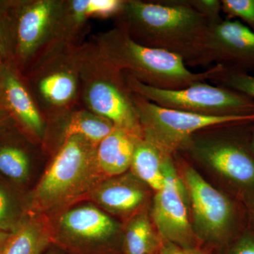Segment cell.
Returning a JSON list of instances; mask_svg holds the SVG:
<instances>
[{"instance_id":"obj_1","label":"cell","mask_w":254,"mask_h":254,"mask_svg":"<svg viewBox=\"0 0 254 254\" xmlns=\"http://www.w3.org/2000/svg\"><path fill=\"white\" fill-rule=\"evenodd\" d=\"M115 26L138 44L178 55L199 66L210 23L185 0H124Z\"/></svg>"},{"instance_id":"obj_2","label":"cell","mask_w":254,"mask_h":254,"mask_svg":"<svg viewBox=\"0 0 254 254\" xmlns=\"http://www.w3.org/2000/svg\"><path fill=\"white\" fill-rule=\"evenodd\" d=\"M92 41L120 71L158 89H182L197 82L211 81L223 68L213 65L206 71L193 72L178 55L138 44L116 26L98 33Z\"/></svg>"},{"instance_id":"obj_3","label":"cell","mask_w":254,"mask_h":254,"mask_svg":"<svg viewBox=\"0 0 254 254\" xmlns=\"http://www.w3.org/2000/svg\"><path fill=\"white\" fill-rule=\"evenodd\" d=\"M96 149L80 135L63 142L33 190V215L60 210L91 195L105 177L97 163Z\"/></svg>"},{"instance_id":"obj_4","label":"cell","mask_w":254,"mask_h":254,"mask_svg":"<svg viewBox=\"0 0 254 254\" xmlns=\"http://www.w3.org/2000/svg\"><path fill=\"white\" fill-rule=\"evenodd\" d=\"M78 62L81 106L143 138L133 93L123 71L100 53L93 41L78 46Z\"/></svg>"},{"instance_id":"obj_5","label":"cell","mask_w":254,"mask_h":254,"mask_svg":"<svg viewBox=\"0 0 254 254\" xmlns=\"http://www.w3.org/2000/svg\"><path fill=\"white\" fill-rule=\"evenodd\" d=\"M79 46L55 40L38 53L23 73L48 123L81 105Z\"/></svg>"},{"instance_id":"obj_6","label":"cell","mask_w":254,"mask_h":254,"mask_svg":"<svg viewBox=\"0 0 254 254\" xmlns=\"http://www.w3.org/2000/svg\"><path fill=\"white\" fill-rule=\"evenodd\" d=\"M63 0H2L14 63L21 72L56 36Z\"/></svg>"},{"instance_id":"obj_7","label":"cell","mask_w":254,"mask_h":254,"mask_svg":"<svg viewBox=\"0 0 254 254\" xmlns=\"http://www.w3.org/2000/svg\"><path fill=\"white\" fill-rule=\"evenodd\" d=\"M123 73L132 93L164 108L207 116L254 115V99L225 87L200 81L182 89H158Z\"/></svg>"},{"instance_id":"obj_8","label":"cell","mask_w":254,"mask_h":254,"mask_svg":"<svg viewBox=\"0 0 254 254\" xmlns=\"http://www.w3.org/2000/svg\"><path fill=\"white\" fill-rule=\"evenodd\" d=\"M143 137L171 155L197 132L220 125L254 123V115L207 116L164 108L133 93Z\"/></svg>"},{"instance_id":"obj_9","label":"cell","mask_w":254,"mask_h":254,"mask_svg":"<svg viewBox=\"0 0 254 254\" xmlns=\"http://www.w3.org/2000/svg\"><path fill=\"white\" fill-rule=\"evenodd\" d=\"M165 183L156 191L152 216L161 240L181 247H198L189 215L186 187L174 166L170 155L163 165Z\"/></svg>"},{"instance_id":"obj_10","label":"cell","mask_w":254,"mask_h":254,"mask_svg":"<svg viewBox=\"0 0 254 254\" xmlns=\"http://www.w3.org/2000/svg\"><path fill=\"white\" fill-rule=\"evenodd\" d=\"M183 180L191 203L197 236L219 243L230 232L235 209L231 200L214 188L195 169L185 165Z\"/></svg>"},{"instance_id":"obj_11","label":"cell","mask_w":254,"mask_h":254,"mask_svg":"<svg viewBox=\"0 0 254 254\" xmlns=\"http://www.w3.org/2000/svg\"><path fill=\"white\" fill-rule=\"evenodd\" d=\"M212 64L240 72L254 70V32L228 18L210 25L199 66Z\"/></svg>"},{"instance_id":"obj_12","label":"cell","mask_w":254,"mask_h":254,"mask_svg":"<svg viewBox=\"0 0 254 254\" xmlns=\"http://www.w3.org/2000/svg\"><path fill=\"white\" fill-rule=\"evenodd\" d=\"M181 149L190 150L229 180L254 187V158L240 142L224 137L198 136L195 133Z\"/></svg>"},{"instance_id":"obj_13","label":"cell","mask_w":254,"mask_h":254,"mask_svg":"<svg viewBox=\"0 0 254 254\" xmlns=\"http://www.w3.org/2000/svg\"><path fill=\"white\" fill-rule=\"evenodd\" d=\"M0 102L18 129L32 141L42 145L48 122L14 62L0 71Z\"/></svg>"},{"instance_id":"obj_14","label":"cell","mask_w":254,"mask_h":254,"mask_svg":"<svg viewBox=\"0 0 254 254\" xmlns=\"http://www.w3.org/2000/svg\"><path fill=\"white\" fill-rule=\"evenodd\" d=\"M114 127L109 120L79 105L52 123H48L42 145L46 149L52 150L54 154L65 140L80 135L98 146Z\"/></svg>"},{"instance_id":"obj_15","label":"cell","mask_w":254,"mask_h":254,"mask_svg":"<svg viewBox=\"0 0 254 254\" xmlns=\"http://www.w3.org/2000/svg\"><path fill=\"white\" fill-rule=\"evenodd\" d=\"M124 0H63L55 40L81 45V36L91 18H115Z\"/></svg>"},{"instance_id":"obj_16","label":"cell","mask_w":254,"mask_h":254,"mask_svg":"<svg viewBox=\"0 0 254 254\" xmlns=\"http://www.w3.org/2000/svg\"><path fill=\"white\" fill-rule=\"evenodd\" d=\"M58 226L66 238L83 244L108 240L117 230L116 224L108 215L91 205L66 210L60 217Z\"/></svg>"},{"instance_id":"obj_17","label":"cell","mask_w":254,"mask_h":254,"mask_svg":"<svg viewBox=\"0 0 254 254\" xmlns=\"http://www.w3.org/2000/svg\"><path fill=\"white\" fill-rule=\"evenodd\" d=\"M141 137L120 127L112 131L97 146L98 168L105 177L114 178L131 167L135 148Z\"/></svg>"},{"instance_id":"obj_18","label":"cell","mask_w":254,"mask_h":254,"mask_svg":"<svg viewBox=\"0 0 254 254\" xmlns=\"http://www.w3.org/2000/svg\"><path fill=\"white\" fill-rule=\"evenodd\" d=\"M52 239L50 224L41 215H33L10 233L0 248V254H41Z\"/></svg>"},{"instance_id":"obj_19","label":"cell","mask_w":254,"mask_h":254,"mask_svg":"<svg viewBox=\"0 0 254 254\" xmlns=\"http://www.w3.org/2000/svg\"><path fill=\"white\" fill-rule=\"evenodd\" d=\"M100 206L118 213L135 211L145 199V193L139 185L128 180L103 181L91 194Z\"/></svg>"},{"instance_id":"obj_20","label":"cell","mask_w":254,"mask_h":254,"mask_svg":"<svg viewBox=\"0 0 254 254\" xmlns=\"http://www.w3.org/2000/svg\"><path fill=\"white\" fill-rule=\"evenodd\" d=\"M169 153L143 137L137 143L130 168L136 177L158 191L165 183L163 165Z\"/></svg>"},{"instance_id":"obj_21","label":"cell","mask_w":254,"mask_h":254,"mask_svg":"<svg viewBox=\"0 0 254 254\" xmlns=\"http://www.w3.org/2000/svg\"><path fill=\"white\" fill-rule=\"evenodd\" d=\"M16 126L0 135V173L15 182L27 180L32 153L24 142L13 135Z\"/></svg>"},{"instance_id":"obj_22","label":"cell","mask_w":254,"mask_h":254,"mask_svg":"<svg viewBox=\"0 0 254 254\" xmlns=\"http://www.w3.org/2000/svg\"><path fill=\"white\" fill-rule=\"evenodd\" d=\"M163 241H159L148 219L139 215L132 220L125 239L126 254H159Z\"/></svg>"},{"instance_id":"obj_23","label":"cell","mask_w":254,"mask_h":254,"mask_svg":"<svg viewBox=\"0 0 254 254\" xmlns=\"http://www.w3.org/2000/svg\"><path fill=\"white\" fill-rule=\"evenodd\" d=\"M211 82L247 95L254 100V76L248 73L230 71L223 67Z\"/></svg>"},{"instance_id":"obj_24","label":"cell","mask_w":254,"mask_h":254,"mask_svg":"<svg viewBox=\"0 0 254 254\" xmlns=\"http://www.w3.org/2000/svg\"><path fill=\"white\" fill-rule=\"evenodd\" d=\"M222 11L228 19L240 18L254 32V0H222Z\"/></svg>"},{"instance_id":"obj_25","label":"cell","mask_w":254,"mask_h":254,"mask_svg":"<svg viewBox=\"0 0 254 254\" xmlns=\"http://www.w3.org/2000/svg\"><path fill=\"white\" fill-rule=\"evenodd\" d=\"M185 1L192 9L204 16L210 25L222 20V2L220 0H185Z\"/></svg>"},{"instance_id":"obj_26","label":"cell","mask_w":254,"mask_h":254,"mask_svg":"<svg viewBox=\"0 0 254 254\" xmlns=\"http://www.w3.org/2000/svg\"><path fill=\"white\" fill-rule=\"evenodd\" d=\"M17 213L12 200L0 187V230L6 232L18 225Z\"/></svg>"},{"instance_id":"obj_27","label":"cell","mask_w":254,"mask_h":254,"mask_svg":"<svg viewBox=\"0 0 254 254\" xmlns=\"http://www.w3.org/2000/svg\"><path fill=\"white\" fill-rule=\"evenodd\" d=\"M11 62L14 61L9 30L4 17L0 14V71Z\"/></svg>"},{"instance_id":"obj_28","label":"cell","mask_w":254,"mask_h":254,"mask_svg":"<svg viewBox=\"0 0 254 254\" xmlns=\"http://www.w3.org/2000/svg\"><path fill=\"white\" fill-rule=\"evenodd\" d=\"M159 254H209L208 251L200 246L194 247H185L171 242H162Z\"/></svg>"},{"instance_id":"obj_29","label":"cell","mask_w":254,"mask_h":254,"mask_svg":"<svg viewBox=\"0 0 254 254\" xmlns=\"http://www.w3.org/2000/svg\"><path fill=\"white\" fill-rule=\"evenodd\" d=\"M225 254H254V235L252 234L245 235Z\"/></svg>"},{"instance_id":"obj_30","label":"cell","mask_w":254,"mask_h":254,"mask_svg":"<svg viewBox=\"0 0 254 254\" xmlns=\"http://www.w3.org/2000/svg\"><path fill=\"white\" fill-rule=\"evenodd\" d=\"M15 126H16V125H15L12 118L0 119V135L2 134L4 132Z\"/></svg>"},{"instance_id":"obj_31","label":"cell","mask_w":254,"mask_h":254,"mask_svg":"<svg viewBox=\"0 0 254 254\" xmlns=\"http://www.w3.org/2000/svg\"><path fill=\"white\" fill-rule=\"evenodd\" d=\"M9 235L10 233H8L7 232L1 231L0 230V248L4 245L5 241L7 240Z\"/></svg>"},{"instance_id":"obj_32","label":"cell","mask_w":254,"mask_h":254,"mask_svg":"<svg viewBox=\"0 0 254 254\" xmlns=\"http://www.w3.org/2000/svg\"><path fill=\"white\" fill-rule=\"evenodd\" d=\"M7 118H11V117H10L9 113H7L4 107L3 106V105L1 104V102H0V119Z\"/></svg>"},{"instance_id":"obj_33","label":"cell","mask_w":254,"mask_h":254,"mask_svg":"<svg viewBox=\"0 0 254 254\" xmlns=\"http://www.w3.org/2000/svg\"><path fill=\"white\" fill-rule=\"evenodd\" d=\"M251 147H252V150H253L254 153V128L253 129V131H252V141H251Z\"/></svg>"},{"instance_id":"obj_34","label":"cell","mask_w":254,"mask_h":254,"mask_svg":"<svg viewBox=\"0 0 254 254\" xmlns=\"http://www.w3.org/2000/svg\"></svg>"}]
</instances>
